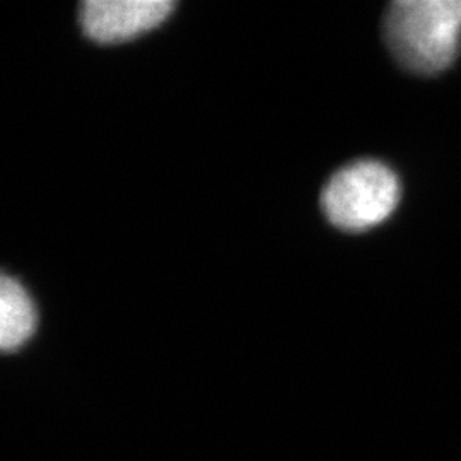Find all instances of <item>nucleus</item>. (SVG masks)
<instances>
[{
	"mask_svg": "<svg viewBox=\"0 0 461 461\" xmlns=\"http://www.w3.org/2000/svg\"><path fill=\"white\" fill-rule=\"evenodd\" d=\"M36 329V310L28 293L16 279L0 280V347L5 352L23 346Z\"/></svg>",
	"mask_w": 461,
	"mask_h": 461,
	"instance_id": "nucleus-4",
	"label": "nucleus"
},
{
	"mask_svg": "<svg viewBox=\"0 0 461 461\" xmlns=\"http://www.w3.org/2000/svg\"><path fill=\"white\" fill-rule=\"evenodd\" d=\"M384 38L396 60L432 76L453 64L461 43V0H398L384 16Z\"/></svg>",
	"mask_w": 461,
	"mask_h": 461,
	"instance_id": "nucleus-1",
	"label": "nucleus"
},
{
	"mask_svg": "<svg viewBox=\"0 0 461 461\" xmlns=\"http://www.w3.org/2000/svg\"><path fill=\"white\" fill-rule=\"evenodd\" d=\"M173 9L171 0H87L81 5V24L91 40L115 43L152 30Z\"/></svg>",
	"mask_w": 461,
	"mask_h": 461,
	"instance_id": "nucleus-3",
	"label": "nucleus"
},
{
	"mask_svg": "<svg viewBox=\"0 0 461 461\" xmlns=\"http://www.w3.org/2000/svg\"><path fill=\"white\" fill-rule=\"evenodd\" d=\"M400 183L378 161H357L335 173L321 192V209L339 230L359 232L386 221L398 205Z\"/></svg>",
	"mask_w": 461,
	"mask_h": 461,
	"instance_id": "nucleus-2",
	"label": "nucleus"
}]
</instances>
